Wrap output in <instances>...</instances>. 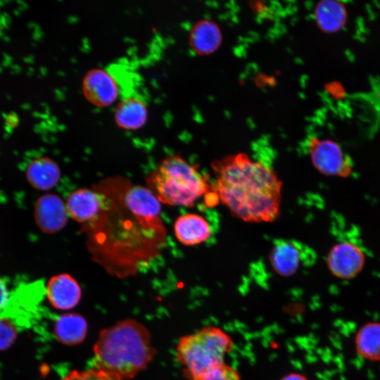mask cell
I'll list each match as a JSON object with an SVG mask.
<instances>
[{"instance_id": "1", "label": "cell", "mask_w": 380, "mask_h": 380, "mask_svg": "<svg viewBox=\"0 0 380 380\" xmlns=\"http://www.w3.org/2000/svg\"><path fill=\"white\" fill-rule=\"evenodd\" d=\"M211 166L215 177L211 189L235 217L255 223L278 218L282 182L272 170L241 153Z\"/></svg>"}, {"instance_id": "14", "label": "cell", "mask_w": 380, "mask_h": 380, "mask_svg": "<svg viewBox=\"0 0 380 380\" xmlns=\"http://www.w3.org/2000/svg\"><path fill=\"white\" fill-rule=\"evenodd\" d=\"M269 261L277 274L290 277L296 273L300 265V248L294 242L279 240L270 250Z\"/></svg>"}, {"instance_id": "22", "label": "cell", "mask_w": 380, "mask_h": 380, "mask_svg": "<svg viewBox=\"0 0 380 380\" xmlns=\"http://www.w3.org/2000/svg\"><path fill=\"white\" fill-rule=\"evenodd\" d=\"M10 298V290L8 284L4 279L0 277V311L8 303Z\"/></svg>"}, {"instance_id": "3", "label": "cell", "mask_w": 380, "mask_h": 380, "mask_svg": "<svg viewBox=\"0 0 380 380\" xmlns=\"http://www.w3.org/2000/svg\"><path fill=\"white\" fill-rule=\"evenodd\" d=\"M148 188L161 203L192 207L211 189L206 175L179 155L165 158L147 178Z\"/></svg>"}, {"instance_id": "16", "label": "cell", "mask_w": 380, "mask_h": 380, "mask_svg": "<svg viewBox=\"0 0 380 380\" xmlns=\"http://www.w3.org/2000/svg\"><path fill=\"white\" fill-rule=\"evenodd\" d=\"M86 319L77 313L61 315L53 325V334L56 339L67 346H75L83 342L87 334Z\"/></svg>"}, {"instance_id": "21", "label": "cell", "mask_w": 380, "mask_h": 380, "mask_svg": "<svg viewBox=\"0 0 380 380\" xmlns=\"http://www.w3.org/2000/svg\"><path fill=\"white\" fill-rule=\"evenodd\" d=\"M198 380H241L238 372L224 363L212 368Z\"/></svg>"}, {"instance_id": "17", "label": "cell", "mask_w": 380, "mask_h": 380, "mask_svg": "<svg viewBox=\"0 0 380 380\" xmlns=\"http://www.w3.org/2000/svg\"><path fill=\"white\" fill-rule=\"evenodd\" d=\"M346 17L344 5L336 1H320L315 9L316 23L327 33H333L342 28Z\"/></svg>"}, {"instance_id": "9", "label": "cell", "mask_w": 380, "mask_h": 380, "mask_svg": "<svg viewBox=\"0 0 380 380\" xmlns=\"http://www.w3.org/2000/svg\"><path fill=\"white\" fill-rule=\"evenodd\" d=\"M46 296L56 310H68L75 308L82 298L81 286L68 273H60L49 278L46 286Z\"/></svg>"}, {"instance_id": "7", "label": "cell", "mask_w": 380, "mask_h": 380, "mask_svg": "<svg viewBox=\"0 0 380 380\" xmlns=\"http://www.w3.org/2000/svg\"><path fill=\"white\" fill-rule=\"evenodd\" d=\"M365 257L362 250L357 245L342 241L335 244L330 250L327 263L331 273L343 279L355 277L362 270Z\"/></svg>"}, {"instance_id": "13", "label": "cell", "mask_w": 380, "mask_h": 380, "mask_svg": "<svg viewBox=\"0 0 380 380\" xmlns=\"http://www.w3.org/2000/svg\"><path fill=\"white\" fill-rule=\"evenodd\" d=\"M61 171L52 158L42 156L33 159L25 169V177L33 188L39 191H49L59 182Z\"/></svg>"}, {"instance_id": "6", "label": "cell", "mask_w": 380, "mask_h": 380, "mask_svg": "<svg viewBox=\"0 0 380 380\" xmlns=\"http://www.w3.org/2000/svg\"><path fill=\"white\" fill-rule=\"evenodd\" d=\"M82 92L86 100L98 108L113 105L120 95L117 79L106 69L94 68L82 79Z\"/></svg>"}, {"instance_id": "11", "label": "cell", "mask_w": 380, "mask_h": 380, "mask_svg": "<svg viewBox=\"0 0 380 380\" xmlns=\"http://www.w3.org/2000/svg\"><path fill=\"white\" fill-rule=\"evenodd\" d=\"M148 118V109L144 99L136 95L126 96L117 103L113 118L115 125L124 130L142 128Z\"/></svg>"}, {"instance_id": "18", "label": "cell", "mask_w": 380, "mask_h": 380, "mask_svg": "<svg viewBox=\"0 0 380 380\" xmlns=\"http://www.w3.org/2000/svg\"><path fill=\"white\" fill-rule=\"evenodd\" d=\"M359 355L370 360H380V324L369 323L363 326L355 338Z\"/></svg>"}, {"instance_id": "12", "label": "cell", "mask_w": 380, "mask_h": 380, "mask_svg": "<svg viewBox=\"0 0 380 380\" xmlns=\"http://www.w3.org/2000/svg\"><path fill=\"white\" fill-rule=\"evenodd\" d=\"M177 239L185 246H195L205 242L212 230L208 221L196 213H186L177 218L174 224Z\"/></svg>"}, {"instance_id": "15", "label": "cell", "mask_w": 380, "mask_h": 380, "mask_svg": "<svg viewBox=\"0 0 380 380\" xmlns=\"http://www.w3.org/2000/svg\"><path fill=\"white\" fill-rule=\"evenodd\" d=\"M222 39V32L217 24L207 19L196 23L189 34L191 48L201 55L215 52L220 46Z\"/></svg>"}, {"instance_id": "8", "label": "cell", "mask_w": 380, "mask_h": 380, "mask_svg": "<svg viewBox=\"0 0 380 380\" xmlns=\"http://www.w3.org/2000/svg\"><path fill=\"white\" fill-rule=\"evenodd\" d=\"M33 213L37 227L43 233L49 234L61 231L66 226L69 217L63 199L51 193L37 199Z\"/></svg>"}, {"instance_id": "5", "label": "cell", "mask_w": 380, "mask_h": 380, "mask_svg": "<svg viewBox=\"0 0 380 380\" xmlns=\"http://www.w3.org/2000/svg\"><path fill=\"white\" fill-rule=\"evenodd\" d=\"M308 151L313 166L322 174L348 177L353 170L352 161L340 146L329 139L312 137Z\"/></svg>"}, {"instance_id": "19", "label": "cell", "mask_w": 380, "mask_h": 380, "mask_svg": "<svg viewBox=\"0 0 380 380\" xmlns=\"http://www.w3.org/2000/svg\"><path fill=\"white\" fill-rule=\"evenodd\" d=\"M61 380H122L118 375L95 367L70 371Z\"/></svg>"}, {"instance_id": "2", "label": "cell", "mask_w": 380, "mask_h": 380, "mask_svg": "<svg viewBox=\"0 0 380 380\" xmlns=\"http://www.w3.org/2000/svg\"><path fill=\"white\" fill-rule=\"evenodd\" d=\"M94 367L122 380L136 376L153 359L149 330L133 319L119 321L103 329L93 347Z\"/></svg>"}, {"instance_id": "4", "label": "cell", "mask_w": 380, "mask_h": 380, "mask_svg": "<svg viewBox=\"0 0 380 380\" xmlns=\"http://www.w3.org/2000/svg\"><path fill=\"white\" fill-rule=\"evenodd\" d=\"M232 347L233 341L227 333L208 326L182 336L176 355L189 380H198L208 370L223 364Z\"/></svg>"}, {"instance_id": "20", "label": "cell", "mask_w": 380, "mask_h": 380, "mask_svg": "<svg viewBox=\"0 0 380 380\" xmlns=\"http://www.w3.org/2000/svg\"><path fill=\"white\" fill-rule=\"evenodd\" d=\"M18 330L15 324L8 318L0 317V351H4L15 343Z\"/></svg>"}, {"instance_id": "10", "label": "cell", "mask_w": 380, "mask_h": 380, "mask_svg": "<svg viewBox=\"0 0 380 380\" xmlns=\"http://www.w3.org/2000/svg\"><path fill=\"white\" fill-rule=\"evenodd\" d=\"M68 216L73 220L87 224L99 215L103 205V195L89 188H80L71 192L65 203Z\"/></svg>"}, {"instance_id": "23", "label": "cell", "mask_w": 380, "mask_h": 380, "mask_svg": "<svg viewBox=\"0 0 380 380\" xmlns=\"http://www.w3.org/2000/svg\"><path fill=\"white\" fill-rule=\"evenodd\" d=\"M281 380H308V379L301 374L291 373L284 376Z\"/></svg>"}]
</instances>
